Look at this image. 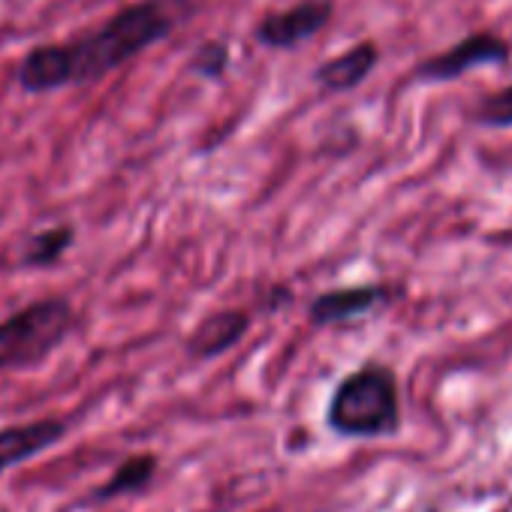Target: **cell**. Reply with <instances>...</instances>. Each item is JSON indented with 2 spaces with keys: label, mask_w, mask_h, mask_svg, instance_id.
<instances>
[{
  "label": "cell",
  "mask_w": 512,
  "mask_h": 512,
  "mask_svg": "<svg viewBox=\"0 0 512 512\" xmlns=\"http://www.w3.org/2000/svg\"><path fill=\"white\" fill-rule=\"evenodd\" d=\"M175 28L172 0H139V4L115 13L103 28L64 43L67 85H82L103 79L106 73L124 67L154 43L166 40Z\"/></svg>",
  "instance_id": "cell-1"
},
{
  "label": "cell",
  "mask_w": 512,
  "mask_h": 512,
  "mask_svg": "<svg viewBox=\"0 0 512 512\" xmlns=\"http://www.w3.org/2000/svg\"><path fill=\"white\" fill-rule=\"evenodd\" d=\"M329 425L347 437H377L398 425V383L389 368L365 365L335 389Z\"/></svg>",
  "instance_id": "cell-2"
},
{
  "label": "cell",
  "mask_w": 512,
  "mask_h": 512,
  "mask_svg": "<svg viewBox=\"0 0 512 512\" xmlns=\"http://www.w3.org/2000/svg\"><path fill=\"white\" fill-rule=\"evenodd\" d=\"M73 329V308L67 299L34 302L0 323V371L34 368L52 356Z\"/></svg>",
  "instance_id": "cell-3"
},
{
  "label": "cell",
  "mask_w": 512,
  "mask_h": 512,
  "mask_svg": "<svg viewBox=\"0 0 512 512\" xmlns=\"http://www.w3.org/2000/svg\"><path fill=\"white\" fill-rule=\"evenodd\" d=\"M506 58H509V46L497 34H470L461 43L449 46L446 52L422 61L413 76L422 82H452L473 67L503 64Z\"/></svg>",
  "instance_id": "cell-4"
},
{
  "label": "cell",
  "mask_w": 512,
  "mask_h": 512,
  "mask_svg": "<svg viewBox=\"0 0 512 512\" xmlns=\"http://www.w3.org/2000/svg\"><path fill=\"white\" fill-rule=\"evenodd\" d=\"M332 13V0H299L281 13H269L256 25V40L269 49H296L317 37L329 25Z\"/></svg>",
  "instance_id": "cell-5"
},
{
  "label": "cell",
  "mask_w": 512,
  "mask_h": 512,
  "mask_svg": "<svg viewBox=\"0 0 512 512\" xmlns=\"http://www.w3.org/2000/svg\"><path fill=\"white\" fill-rule=\"evenodd\" d=\"M67 428L70 425L64 419H52V416L0 428V473H7L19 464H28L31 458L52 449L67 434Z\"/></svg>",
  "instance_id": "cell-6"
},
{
  "label": "cell",
  "mask_w": 512,
  "mask_h": 512,
  "mask_svg": "<svg viewBox=\"0 0 512 512\" xmlns=\"http://www.w3.org/2000/svg\"><path fill=\"white\" fill-rule=\"evenodd\" d=\"M386 299H389V290L380 284L347 287V290H332V293H323L320 299H314L308 314L320 326H335V323H347V320H356V317L380 308Z\"/></svg>",
  "instance_id": "cell-7"
},
{
  "label": "cell",
  "mask_w": 512,
  "mask_h": 512,
  "mask_svg": "<svg viewBox=\"0 0 512 512\" xmlns=\"http://www.w3.org/2000/svg\"><path fill=\"white\" fill-rule=\"evenodd\" d=\"M377 61H380V52H377V46L371 40L368 43H356L344 55L329 58L323 67H317L314 79L326 91H353V88H359L374 73Z\"/></svg>",
  "instance_id": "cell-8"
},
{
  "label": "cell",
  "mask_w": 512,
  "mask_h": 512,
  "mask_svg": "<svg viewBox=\"0 0 512 512\" xmlns=\"http://www.w3.org/2000/svg\"><path fill=\"white\" fill-rule=\"evenodd\" d=\"M250 320L244 311H220V314H211L190 338V353L202 356V359H211L223 350H229L244 332H247Z\"/></svg>",
  "instance_id": "cell-9"
},
{
  "label": "cell",
  "mask_w": 512,
  "mask_h": 512,
  "mask_svg": "<svg viewBox=\"0 0 512 512\" xmlns=\"http://www.w3.org/2000/svg\"><path fill=\"white\" fill-rule=\"evenodd\" d=\"M154 467H157V461H154L151 455H133V458H127V461L112 473V479H109L106 485H100V488L91 494V500H94V503H103V500H112V497H118V494L142 491V488L151 482Z\"/></svg>",
  "instance_id": "cell-10"
},
{
  "label": "cell",
  "mask_w": 512,
  "mask_h": 512,
  "mask_svg": "<svg viewBox=\"0 0 512 512\" xmlns=\"http://www.w3.org/2000/svg\"><path fill=\"white\" fill-rule=\"evenodd\" d=\"M70 244H73V229L70 226H52V229H46V232L31 238V244H28V250L22 256V263L34 266V269L55 266Z\"/></svg>",
  "instance_id": "cell-11"
},
{
  "label": "cell",
  "mask_w": 512,
  "mask_h": 512,
  "mask_svg": "<svg viewBox=\"0 0 512 512\" xmlns=\"http://www.w3.org/2000/svg\"><path fill=\"white\" fill-rule=\"evenodd\" d=\"M476 121L485 127H512V85L482 100V106L476 109Z\"/></svg>",
  "instance_id": "cell-12"
},
{
  "label": "cell",
  "mask_w": 512,
  "mask_h": 512,
  "mask_svg": "<svg viewBox=\"0 0 512 512\" xmlns=\"http://www.w3.org/2000/svg\"><path fill=\"white\" fill-rule=\"evenodd\" d=\"M229 64V46L226 43H205L199 46L196 58H193V70L205 79H217Z\"/></svg>",
  "instance_id": "cell-13"
}]
</instances>
